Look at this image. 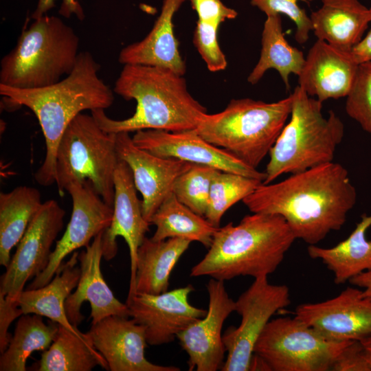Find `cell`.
Masks as SVG:
<instances>
[{
  "instance_id": "6da1fadb",
  "label": "cell",
  "mask_w": 371,
  "mask_h": 371,
  "mask_svg": "<svg viewBox=\"0 0 371 371\" xmlns=\"http://www.w3.org/2000/svg\"><path fill=\"white\" fill-rule=\"evenodd\" d=\"M357 198L346 168L332 161L262 183L243 203L251 213L281 216L296 239L310 245L342 227Z\"/></svg>"
},
{
  "instance_id": "7a4b0ae2",
  "label": "cell",
  "mask_w": 371,
  "mask_h": 371,
  "mask_svg": "<svg viewBox=\"0 0 371 371\" xmlns=\"http://www.w3.org/2000/svg\"><path fill=\"white\" fill-rule=\"evenodd\" d=\"M100 65L91 52L79 53L72 71L59 82L37 89H16L0 84V94L12 106H25L36 115L45 142V156L34 174L43 186L56 183V156L60 139L71 121L85 110L106 109L114 102L112 90L99 77Z\"/></svg>"
},
{
  "instance_id": "3957f363",
  "label": "cell",
  "mask_w": 371,
  "mask_h": 371,
  "mask_svg": "<svg viewBox=\"0 0 371 371\" xmlns=\"http://www.w3.org/2000/svg\"><path fill=\"white\" fill-rule=\"evenodd\" d=\"M113 91L126 100H135L137 106L133 115L124 120L108 117L104 109L91 111L99 126L108 133L192 130L207 113L189 93L183 76L164 67L124 65Z\"/></svg>"
},
{
  "instance_id": "277c9868",
  "label": "cell",
  "mask_w": 371,
  "mask_h": 371,
  "mask_svg": "<svg viewBox=\"0 0 371 371\" xmlns=\"http://www.w3.org/2000/svg\"><path fill=\"white\" fill-rule=\"evenodd\" d=\"M295 239L280 215H246L237 225L231 222L217 229L208 251L191 269L190 276L222 281L268 276L281 264Z\"/></svg>"
},
{
  "instance_id": "5b68a950",
  "label": "cell",
  "mask_w": 371,
  "mask_h": 371,
  "mask_svg": "<svg viewBox=\"0 0 371 371\" xmlns=\"http://www.w3.org/2000/svg\"><path fill=\"white\" fill-rule=\"evenodd\" d=\"M80 38L62 19L47 14L23 30L0 63V84L30 89L54 85L76 63Z\"/></svg>"
},
{
  "instance_id": "8992f818",
  "label": "cell",
  "mask_w": 371,
  "mask_h": 371,
  "mask_svg": "<svg viewBox=\"0 0 371 371\" xmlns=\"http://www.w3.org/2000/svg\"><path fill=\"white\" fill-rule=\"evenodd\" d=\"M291 95V119L270 150L265 184L283 174L333 161L344 135V123L334 111L323 115L322 102L309 96L299 85Z\"/></svg>"
},
{
  "instance_id": "52a82bcc",
  "label": "cell",
  "mask_w": 371,
  "mask_h": 371,
  "mask_svg": "<svg viewBox=\"0 0 371 371\" xmlns=\"http://www.w3.org/2000/svg\"><path fill=\"white\" fill-rule=\"evenodd\" d=\"M292 95L273 102L232 100L221 112L205 113L195 131L256 168L269 153L291 115Z\"/></svg>"
},
{
  "instance_id": "ba28073f",
  "label": "cell",
  "mask_w": 371,
  "mask_h": 371,
  "mask_svg": "<svg viewBox=\"0 0 371 371\" xmlns=\"http://www.w3.org/2000/svg\"><path fill=\"white\" fill-rule=\"evenodd\" d=\"M118 161L116 133L104 131L91 114L79 113L58 146L55 183L58 192L63 194L72 182L89 181L104 201L113 207Z\"/></svg>"
},
{
  "instance_id": "9c48e42d",
  "label": "cell",
  "mask_w": 371,
  "mask_h": 371,
  "mask_svg": "<svg viewBox=\"0 0 371 371\" xmlns=\"http://www.w3.org/2000/svg\"><path fill=\"white\" fill-rule=\"evenodd\" d=\"M350 341L328 339L296 317L271 319L255 347L271 371H331Z\"/></svg>"
},
{
  "instance_id": "30bf717a",
  "label": "cell",
  "mask_w": 371,
  "mask_h": 371,
  "mask_svg": "<svg viewBox=\"0 0 371 371\" xmlns=\"http://www.w3.org/2000/svg\"><path fill=\"white\" fill-rule=\"evenodd\" d=\"M235 302L241 322L223 335L227 355L221 370L249 371L262 332L277 311L291 304L289 290L285 284H272L268 276H261L254 278Z\"/></svg>"
},
{
  "instance_id": "8fae6325",
  "label": "cell",
  "mask_w": 371,
  "mask_h": 371,
  "mask_svg": "<svg viewBox=\"0 0 371 371\" xmlns=\"http://www.w3.org/2000/svg\"><path fill=\"white\" fill-rule=\"evenodd\" d=\"M65 210L54 199L43 203L1 277L0 293L17 302L29 279L47 267L51 248L64 226Z\"/></svg>"
},
{
  "instance_id": "7c38bea8",
  "label": "cell",
  "mask_w": 371,
  "mask_h": 371,
  "mask_svg": "<svg viewBox=\"0 0 371 371\" xmlns=\"http://www.w3.org/2000/svg\"><path fill=\"white\" fill-rule=\"evenodd\" d=\"M72 199L71 218L63 236L56 241L45 269L34 277L27 289L47 284L54 276L63 260L91 239L104 232L111 225L113 207L108 205L95 191L89 181H74L66 189Z\"/></svg>"
},
{
  "instance_id": "4fadbf2b",
  "label": "cell",
  "mask_w": 371,
  "mask_h": 371,
  "mask_svg": "<svg viewBox=\"0 0 371 371\" xmlns=\"http://www.w3.org/2000/svg\"><path fill=\"white\" fill-rule=\"evenodd\" d=\"M192 285L159 294L137 293L127 297L129 317L142 325L148 344L170 343L189 325L203 317L207 311L190 304Z\"/></svg>"
},
{
  "instance_id": "5bb4252c",
  "label": "cell",
  "mask_w": 371,
  "mask_h": 371,
  "mask_svg": "<svg viewBox=\"0 0 371 371\" xmlns=\"http://www.w3.org/2000/svg\"><path fill=\"white\" fill-rule=\"evenodd\" d=\"M132 139L138 147L158 157L205 165L262 183L266 178L265 172L247 165L227 150L207 142L194 129L177 132L140 130L135 133Z\"/></svg>"
},
{
  "instance_id": "9a60e30c",
  "label": "cell",
  "mask_w": 371,
  "mask_h": 371,
  "mask_svg": "<svg viewBox=\"0 0 371 371\" xmlns=\"http://www.w3.org/2000/svg\"><path fill=\"white\" fill-rule=\"evenodd\" d=\"M206 288L209 304L205 315L177 337L188 356L189 370L216 371L221 370L225 362L222 328L235 311L236 302L229 296L224 281L212 278Z\"/></svg>"
},
{
  "instance_id": "2e32d148",
  "label": "cell",
  "mask_w": 371,
  "mask_h": 371,
  "mask_svg": "<svg viewBox=\"0 0 371 371\" xmlns=\"http://www.w3.org/2000/svg\"><path fill=\"white\" fill-rule=\"evenodd\" d=\"M295 317L335 341H362L371 336V299L348 286L326 301L299 305Z\"/></svg>"
},
{
  "instance_id": "e0dca14e",
  "label": "cell",
  "mask_w": 371,
  "mask_h": 371,
  "mask_svg": "<svg viewBox=\"0 0 371 371\" xmlns=\"http://www.w3.org/2000/svg\"><path fill=\"white\" fill-rule=\"evenodd\" d=\"M116 150L118 158L131 170L135 186L142 196L143 216L148 222L172 192L175 179L194 164L151 154L135 145L126 132L116 133Z\"/></svg>"
},
{
  "instance_id": "ac0fdd59",
  "label": "cell",
  "mask_w": 371,
  "mask_h": 371,
  "mask_svg": "<svg viewBox=\"0 0 371 371\" xmlns=\"http://www.w3.org/2000/svg\"><path fill=\"white\" fill-rule=\"evenodd\" d=\"M129 317L111 315L91 324L87 333L111 371H179L172 366L155 364L145 357L144 327Z\"/></svg>"
},
{
  "instance_id": "d6986e66",
  "label": "cell",
  "mask_w": 371,
  "mask_h": 371,
  "mask_svg": "<svg viewBox=\"0 0 371 371\" xmlns=\"http://www.w3.org/2000/svg\"><path fill=\"white\" fill-rule=\"evenodd\" d=\"M114 185L112 221L102 234L103 258L106 260L113 259L118 250L117 238L120 236L125 240L131 260L130 289L135 277L137 251L150 224L143 216L142 201L137 197L131 170L120 159L115 171Z\"/></svg>"
},
{
  "instance_id": "ffe728a7",
  "label": "cell",
  "mask_w": 371,
  "mask_h": 371,
  "mask_svg": "<svg viewBox=\"0 0 371 371\" xmlns=\"http://www.w3.org/2000/svg\"><path fill=\"white\" fill-rule=\"evenodd\" d=\"M103 232L97 235L78 255L80 279L76 291L68 296L65 304L67 316L75 327L84 319L80 309L85 301L91 306V324L111 315L129 317L126 304L115 297L101 271Z\"/></svg>"
},
{
  "instance_id": "44dd1931",
  "label": "cell",
  "mask_w": 371,
  "mask_h": 371,
  "mask_svg": "<svg viewBox=\"0 0 371 371\" xmlns=\"http://www.w3.org/2000/svg\"><path fill=\"white\" fill-rule=\"evenodd\" d=\"M359 64L350 52L317 40L310 48L298 76V85L321 102L346 97L357 76Z\"/></svg>"
},
{
  "instance_id": "7402d4cb",
  "label": "cell",
  "mask_w": 371,
  "mask_h": 371,
  "mask_svg": "<svg viewBox=\"0 0 371 371\" xmlns=\"http://www.w3.org/2000/svg\"><path fill=\"white\" fill-rule=\"evenodd\" d=\"M188 0H163L161 12L151 30L141 41L120 51L118 61L122 65L157 66L184 76L186 66L174 34L173 18Z\"/></svg>"
},
{
  "instance_id": "603a6c76",
  "label": "cell",
  "mask_w": 371,
  "mask_h": 371,
  "mask_svg": "<svg viewBox=\"0 0 371 371\" xmlns=\"http://www.w3.org/2000/svg\"><path fill=\"white\" fill-rule=\"evenodd\" d=\"M311 13L312 30L318 40L345 52L362 39L370 24V8L359 0H321Z\"/></svg>"
},
{
  "instance_id": "cb8c5ba5",
  "label": "cell",
  "mask_w": 371,
  "mask_h": 371,
  "mask_svg": "<svg viewBox=\"0 0 371 371\" xmlns=\"http://www.w3.org/2000/svg\"><path fill=\"white\" fill-rule=\"evenodd\" d=\"M79 252L72 253L69 259L63 262L53 278L45 286L24 290L17 302L23 314H36L46 317L78 336L89 339L69 322L65 304L71 291L76 288L80 276L77 265Z\"/></svg>"
},
{
  "instance_id": "d4e9b609",
  "label": "cell",
  "mask_w": 371,
  "mask_h": 371,
  "mask_svg": "<svg viewBox=\"0 0 371 371\" xmlns=\"http://www.w3.org/2000/svg\"><path fill=\"white\" fill-rule=\"evenodd\" d=\"M190 243L181 238L155 241L145 237L137 251L135 280L128 296L167 291L171 272Z\"/></svg>"
},
{
  "instance_id": "484cf974",
  "label": "cell",
  "mask_w": 371,
  "mask_h": 371,
  "mask_svg": "<svg viewBox=\"0 0 371 371\" xmlns=\"http://www.w3.org/2000/svg\"><path fill=\"white\" fill-rule=\"evenodd\" d=\"M361 218L348 237L337 245L325 248L310 245L307 248L311 258L319 259L333 272L337 284L371 270V240L366 236L371 215L363 214Z\"/></svg>"
},
{
  "instance_id": "4316f807",
  "label": "cell",
  "mask_w": 371,
  "mask_h": 371,
  "mask_svg": "<svg viewBox=\"0 0 371 371\" xmlns=\"http://www.w3.org/2000/svg\"><path fill=\"white\" fill-rule=\"evenodd\" d=\"M305 62L303 52L291 45L284 37L280 14L267 16L261 37L260 58L247 77V82L258 83L265 72L276 70L288 90L291 74L299 76Z\"/></svg>"
},
{
  "instance_id": "83f0119b",
  "label": "cell",
  "mask_w": 371,
  "mask_h": 371,
  "mask_svg": "<svg viewBox=\"0 0 371 371\" xmlns=\"http://www.w3.org/2000/svg\"><path fill=\"white\" fill-rule=\"evenodd\" d=\"M39 190L19 186L0 193V265L6 267L10 251L18 245L43 205Z\"/></svg>"
},
{
  "instance_id": "f1b7e54d",
  "label": "cell",
  "mask_w": 371,
  "mask_h": 371,
  "mask_svg": "<svg viewBox=\"0 0 371 371\" xmlns=\"http://www.w3.org/2000/svg\"><path fill=\"white\" fill-rule=\"evenodd\" d=\"M149 223L156 227L150 238L153 240L181 238L199 242L207 249L218 228L181 203L172 192L164 200Z\"/></svg>"
},
{
  "instance_id": "f546056e",
  "label": "cell",
  "mask_w": 371,
  "mask_h": 371,
  "mask_svg": "<svg viewBox=\"0 0 371 371\" xmlns=\"http://www.w3.org/2000/svg\"><path fill=\"white\" fill-rule=\"evenodd\" d=\"M97 366L108 370L103 356L89 339L78 336L58 324L51 346L43 351L35 370L37 371H90Z\"/></svg>"
},
{
  "instance_id": "4dcf8cb0",
  "label": "cell",
  "mask_w": 371,
  "mask_h": 371,
  "mask_svg": "<svg viewBox=\"0 0 371 371\" xmlns=\"http://www.w3.org/2000/svg\"><path fill=\"white\" fill-rule=\"evenodd\" d=\"M42 317L36 314L19 317L8 346L1 355V371H25L32 353L44 351L51 346L58 324H46Z\"/></svg>"
},
{
  "instance_id": "1f68e13d",
  "label": "cell",
  "mask_w": 371,
  "mask_h": 371,
  "mask_svg": "<svg viewBox=\"0 0 371 371\" xmlns=\"http://www.w3.org/2000/svg\"><path fill=\"white\" fill-rule=\"evenodd\" d=\"M262 182L238 174L218 170L210 191L205 218L214 227L232 205L242 201Z\"/></svg>"
},
{
  "instance_id": "d6a6232c",
  "label": "cell",
  "mask_w": 371,
  "mask_h": 371,
  "mask_svg": "<svg viewBox=\"0 0 371 371\" xmlns=\"http://www.w3.org/2000/svg\"><path fill=\"white\" fill-rule=\"evenodd\" d=\"M218 170L194 164L175 179L172 192L181 203L205 217L211 184Z\"/></svg>"
},
{
  "instance_id": "836d02e7",
  "label": "cell",
  "mask_w": 371,
  "mask_h": 371,
  "mask_svg": "<svg viewBox=\"0 0 371 371\" xmlns=\"http://www.w3.org/2000/svg\"><path fill=\"white\" fill-rule=\"evenodd\" d=\"M346 98L348 115L371 135V62L359 65L354 83Z\"/></svg>"
},
{
  "instance_id": "e575fe53",
  "label": "cell",
  "mask_w": 371,
  "mask_h": 371,
  "mask_svg": "<svg viewBox=\"0 0 371 371\" xmlns=\"http://www.w3.org/2000/svg\"><path fill=\"white\" fill-rule=\"evenodd\" d=\"M299 1L309 3L314 0H249V2L266 16H287L295 25V41L299 44H304L308 40L309 33L313 28L309 16L304 9L298 5Z\"/></svg>"
},
{
  "instance_id": "d590c367",
  "label": "cell",
  "mask_w": 371,
  "mask_h": 371,
  "mask_svg": "<svg viewBox=\"0 0 371 371\" xmlns=\"http://www.w3.org/2000/svg\"><path fill=\"white\" fill-rule=\"evenodd\" d=\"M219 26L197 21L193 42L207 69L212 72L224 70L227 65L226 57L221 50L218 40Z\"/></svg>"
},
{
  "instance_id": "8d00e7d4",
  "label": "cell",
  "mask_w": 371,
  "mask_h": 371,
  "mask_svg": "<svg viewBox=\"0 0 371 371\" xmlns=\"http://www.w3.org/2000/svg\"><path fill=\"white\" fill-rule=\"evenodd\" d=\"M196 12L198 20L218 26L226 20L236 18L238 12L225 5L221 0H188Z\"/></svg>"
},
{
  "instance_id": "74e56055",
  "label": "cell",
  "mask_w": 371,
  "mask_h": 371,
  "mask_svg": "<svg viewBox=\"0 0 371 371\" xmlns=\"http://www.w3.org/2000/svg\"><path fill=\"white\" fill-rule=\"evenodd\" d=\"M331 371H371L361 341H350L333 364Z\"/></svg>"
},
{
  "instance_id": "f35d334b",
  "label": "cell",
  "mask_w": 371,
  "mask_h": 371,
  "mask_svg": "<svg viewBox=\"0 0 371 371\" xmlns=\"http://www.w3.org/2000/svg\"><path fill=\"white\" fill-rule=\"evenodd\" d=\"M23 315V311L16 301L0 293V352L7 349L12 335L8 330L12 322Z\"/></svg>"
},
{
  "instance_id": "ab89813d",
  "label": "cell",
  "mask_w": 371,
  "mask_h": 371,
  "mask_svg": "<svg viewBox=\"0 0 371 371\" xmlns=\"http://www.w3.org/2000/svg\"><path fill=\"white\" fill-rule=\"evenodd\" d=\"M56 0H38L34 11L32 14V19L36 20L55 7ZM59 14L66 18L75 14L79 20H83L85 14L82 6L77 0H63L59 9Z\"/></svg>"
},
{
  "instance_id": "60d3db41",
  "label": "cell",
  "mask_w": 371,
  "mask_h": 371,
  "mask_svg": "<svg viewBox=\"0 0 371 371\" xmlns=\"http://www.w3.org/2000/svg\"><path fill=\"white\" fill-rule=\"evenodd\" d=\"M370 24L371 25V7ZM350 54L357 63L371 62V26L368 34L352 49Z\"/></svg>"
},
{
  "instance_id": "b9f144b4",
  "label": "cell",
  "mask_w": 371,
  "mask_h": 371,
  "mask_svg": "<svg viewBox=\"0 0 371 371\" xmlns=\"http://www.w3.org/2000/svg\"><path fill=\"white\" fill-rule=\"evenodd\" d=\"M349 282L355 286L362 288L363 295L371 299V270L356 276Z\"/></svg>"
},
{
  "instance_id": "7bdbcfd3",
  "label": "cell",
  "mask_w": 371,
  "mask_h": 371,
  "mask_svg": "<svg viewBox=\"0 0 371 371\" xmlns=\"http://www.w3.org/2000/svg\"><path fill=\"white\" fill-rule=\"evenodd\" d=\"M249 370H269L271 371L267 363L259 355L254 353L249 364Z\"/></svg>"
},
{
  "instance_id": "ee69618b",
  "label": "cell",
  "mask_w": 371,
  "mask_h": 371,
  "mask_svg": "<svg viewBox=\"0 0 371 371\" xmlns=\"http://www.w3.org/2000/svg\"><path fill=\"white\" fill-rule=\"evenodd\" d=\"M361 341L364 347L366 357L371 367V336Z\"/></svg>"
}]
</instances>
